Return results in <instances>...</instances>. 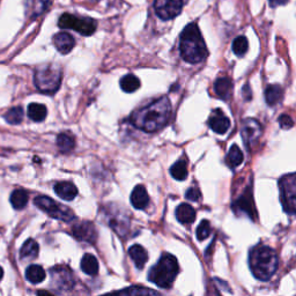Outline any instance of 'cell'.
Returning a JSON list of instances; mask_svg holds the SVG:
<instances>
[{"mask_svg":"<svg viewBox=\"0 0 296 296\" xmlns=\"http://www.w3.org/2000/svg\"><path fill=\"white\" fill-rule=\"evenodd\" d=\"M226 162L230 168H236L243 162V153L237 145H233L230 147L229 153L226 158Z\"/></svg>","mask_w":296,"mask_h":296,"instance_id":"cell-31","label":"cell"},{"mask_svg":"<svg viewBox=\"0 0 296 296\" xmlns=\"http://www.w3.org/2000/svg\"><path fill=\"white\" fill-rule=\"evenodd\" d=\"M47 115V110L45 106L40 103H32L28 107V116L29 118L34 121H43Z\"/></svg>","mask_w":296,"mask_h":296,"instance_id":"cell-26","label":"cell"},{"mask_svg":"<svg viewBox=\"0 0 296 296\" xmlns=\"http://www.w3.org/2000/svg\"><path fill=\"white\" fill-rule=\"evenodd\" d=\"M170 115V101L167 96H163L151 103L150 106L134 111L131 115V121L137 129L152 133L162 129L168 123Z\"/></svg>","mask_w":296,"mask_h":296,"instance_id":"cell-1","label":"cell"},{"mask_svg":"<svg viewBox=\"0 0 296 296\" xmlns=\"http://www.w3.org/2000/svg\"><path fill=\"white\" fill-rule=\"evenodd\" d=\"M248 49H249V43H248V38L245 36H238L233 42V51L236 56H243L246 54Z\"/></svg>","mask_w":296,"mask_h":296,"instance_id":"cell-34","label":"cell"},{"mask_svg":"<svg viewBox=\"0 0 296 296\" xmlns=\"http://www.w3.org/2000/svg\"><path fill=\"white\" fill-rule=\"evenodd\" d=\"M180 267L177 259L172 255L164 254L159 262L148 272V280L161 288H170L175 281Z\"/></svg>","mask_w":296,"mask_h":296,"instance_id":"cell-4","label":"cell"},{"mask_svg":"<svg viewBox=\"0 0 296 296\" xmlns=\"http://www.w3.org/2000/svg\"><path fill=\"white\" fill-rule=\"evenodd\" d=\"M26 278L32 284H40L45 279V271L40 265H30L26 271Z\"/></svg>","mask_w":296,"mask_h":296,"instance_id":"cell-24","label":"cell"},{"mask_svg":"<svg viewBox=\"0 0 296 296\" xmlns=\"http://www.w3.org/2000/svg\"><path fill=\"white\" fill-rule=\"evenodd\" d=\"M81 269L86 274H88L90 277L97 276L98 273V262L95 258V256L90 254H86L81 259Z\"/></svg>","mask_w":296,"mask_h":296,"instance_id":"cell-23","label":"cell"},{"mask_svg":"<svg viewBox=\"0 0 296 296\" xmlns=\"http://www.w3.org/2000/svg\"><path fill=\"white\" fill-rule=\"evenodd\" d=\"M72 234L79 241L94 243L97 238V233L95 229L94 225L89 221H82L78 222L77 225L73 226Z\"/></svg>","mask_w":296,"mask_h":296,"instance_id":"cell-12","label":"cell"},{"mask_svg":"<svg viewBox=\"0 0 296 296\" xmlns=\"http://www.w3.org/2000/svg\"><path fill=\"white\" fill-rule=\"evenodd\" d=\"M183 0H154V10L160 19L171 20L182 12Z\"/></svg>","mask_w":296,"mask_h":296,"instance_id":"cell-9","label":"cell"},{"mask_svg":"<svg viewBox=\"0 0 296 296\" xmlns=\"http://www.w3.org/2000/svg\"><path fill=\"white\" fill-rule=\"evenodd\" d=\"M284 96V90L279 85H269L265 90V100L269 107H274L281 101Z\"/></svg>","mask_w":296,"mask_h":296,"instance_id":"cell-22","label":"cell"},{"mask_svg":"<svg viewBox=\"0 0 296 296\" xmlns=\"http://www.w3.org/2000/svg\"><path fill=\"white\" fill-rule=\"evenodd\" d=\"M38 251H40V246H38L37 242L34 241V239H28L21 248L20 257L22 259L36 258L38 256Z\"/></svg>","mask_w":296,"mask_h":296,"instance_id":"cell-27","label":"cell"},{"mask_svg":"<svg viewBox=\"0 0 296 296\" xmlns=\"http://www.w3.org/2000/svg\"><path fill=\"white\" fill-rule=\"evenodd\" d=\"M57 146L60 152L68 153L76 146V139L71 133H62L57 137Z\"/></svg>","mask_w":296,"mask_h":296,"instance_id":"cell-29","label":"cell"},{"mask_svg":"<svg viewBox=\"0 0 296 296\" xmlns=\"http://www.w3.org/2000/svg\"><path fill=\"white\" fill-rule=\"evenodd\" d=\"M129 254L131 256V258L133 260L134 265H136L137 268L142 269L143 266H145L147 260H148V254L147 251L143 249L141 245L139 244H134L131 248H130Z\"/></svg>","mask_w":296,"mask_h":296,"instance_id":"cell-21","label":"cell"},{"mask_svg":"<svg viewBox=\"0 0 296 296\" xmlns=\"http://www.w3.org/2000/svg\"><path fill=\"white\" fill-rule=\"evenodd\" d=\"M180 50L182 58L190 64L203 62L207 57V47L198 26L190 23L181 34Z\"/></svg>","mask_w":296,"mask_h":296,"instance_id":"cell-2","label":"cell"},{"mask_svg":"<svg viewBox=\"0 0 296 296\" xmlns=\"http://www.w3.org/2000/svg\"><path fill=\"white\" fill-rule=\"evenodd\" d=\"M186 199L191 200V202H198L200 199V191L197 188H190L188 191H186L185 194Z\"/></svg>","mask_w":296,"mask_h":296,"instance_id":"cell-37","label":"cell"},{"mask_svg":"<svg viewBox=\"0 0 296 296\" xmlns=\"http://www.w3.org/2000/svg\"><path fill=\"white\" fill-rule=\"evenodd\" d=\"M176 217L183 225L192 224L195 220L194 208L189 205V204H181V205L176 208Z\"/></svg>","mask_w":296,"mask_h":296,"instance_id":"cell-19","label":"cell"},{"mask_svg":"<svg viewBox=\"0 0 296 296\" xmlns=\"http://www.w3.org/2000/svg\"><path fill=\"white\" fill-rule=\"evenodd\" d=\"M62 68L55 64H47L35 71V86L44 94H55L62 84Z\"/></svg>","mask_w":296,"mask_h":296,"instance_id":"cell-5","label":"cell"},{"mask_svg":"<svg viewBox=\"0 0 296 296\" xmlns=\"http://www.w3.org/2000/svg\"><path fill=\"white\" fill-rule=\"evenodd\" d=\"M262 126L256 119H245L242 124V136L248 148L259 140Z\"/></svg>","mask_w":296,"mask_h":296,"instance_id":"cell-11","label":"cell"},{"mask_svg":"<svg viewBox=\"0 0 296 296\" xmlns=\"http://www.w3.org/2000/svg\"><path fill=\"white\" fill-rule=\"evenodd\" d=\"M250 268L257 279L266 281L278 268V256L273 249L265 245L256 246L249 257Z\"/></svg>","mask_w":296,"mask_h":296,"instance_id":"cell-3","label":"cell"},{"mask_svg":"<svg viewBox=\"0 0 296 296\" xmlns=\"http://www.w3.org/2000/svg\"><path fill=\"white\" fill-rule=\"evenodd\" d=\"M37 296H55V295H52L51 293H49V291H46V290H38Z\"/></svg>","mask_w":296,"mask_h":296,"instance_id":"cell-40","label":"cell"},{"mask_svg":"<svg viewBox=\"0 0 296 296\" xmlns=\"http://www.w3.org/2000/svg\"><path fill=\"white\" fill-rule=\"evenodd\" d=\"M28 199L29 197L27 191H24L22 189L14 190L11 194V204L15 210H22L23 207H26L28 203Z\"/></svg>","mask_w":296,"mask_h":296,"instance_id":"cell-25","label":"cell"},{"mask_svg":"<svg viewBox=\"0 0 296 296\" xmlns=\"http://www.w3.org/2000/svg\"><path fill=\"white\" fill-rule=\"evenodd\" d=\"M279 124L282 129H290L293 128L294 125V121L291 119V117L288 115H281L279 117Z\"/></svg>","mask_w":296,"mask_h":296,"instance_id":"cell-36","label":"cell"},{"mask_svg":"<svg viewBox=\"0 0 296 296\" xmlns=\"http://www.w3.org/2000/svg\"><path fill=\"white\" fill-rule=\"evenodd\" d=\"M103 296H161L158 291L146 288V287H130L128 289L117 291V293L103 295Z\"/></svg>","mask_w":296,"mask_h":296,"instance_id":"cell-18","label":"cell"},{"mask_svg":"<svg viewBox=\"0 0 296 296\" xmlns=\"http://www.w3.org/2000/svg\"><path fill=\"white\" fill-rule=\"evenodd\" d=\"M55 192L62 199L71 202L78 195V189L71 182H60L55 185Z\"/></svg>","mask_w":296,"mask_h":296,"instance_id":"cell-16","label":"cell"},{"mask_svg":"<svg viewBox=\"0 0 296 296\" xmlns=\"http://www.w3.org/2000/svg\"><path fill=\"white\" fill-rule=\"evenodd\" d=\"M243 96H244L246 101L251 100V89L249 88V85H245L244 88H243Z\"/></svg>","mask_w":296,"mask_h":296,"instance_id":"cell-39","label":"cell"},{"mask_svg":"<svg viewBox=\"0 0 296 296\" xmlns=\"http://www.w3.org/2000/svg\"><path fill=\"white\" fill-rule=\"evenodd\" d=\"M3 276H4V271H3V268L0 267V280H2V278H3Z\"/></svg>","mask_w":296,"mask_h":296,"instance_id":"cell-41","label":"cell"},{"mask_svg":"<svg viewBox=\"0 0 296 296\" xmlns=\"http://www.w3.org/2000/svg\"><path fill=\"white\" fill-rule=\"evenodd\" d=\"M280 198L284 210L291 215H296V174L281 178Z\"/></svg>","mask_w":296,"mask_h":296,"instance_id":"cell-8","label":"cell"},{"mask_svg":"<svg viewBox=\"0 0 296 296\" xmlns=\"http://www.w3.org/2000/svg\"><path fill=\"white\" fill-rule=\"evenodd\" d=\"M214 90L217 96L224 100H228L233 91V82L229 78H219L214 84Z\"/></svg>","mask_w":296,"mask_h":296,"instance_id":"cell-20","label":"cell"},{"mask_svg":"<svg viewBox=\"0 0 296 296\" xmlns=\"http://www.w3.org/2000/svg\"><path fill=\"white\" fill-rule=\"evenodd\" d=\"M208 125L210 128L217 134H225L229 130L230 120L220 109H215L212 111V115L208 120Z\"/></svg>","mask_w":296,"mask_h":296,"instance_id":"cell-13","label":"cell"},{"mask_svg":"<svg viewBox=\"0 0 296 296\" xmlns=\"http://www.w3.org/2000/svg\"><path fill=\"white\" fill-rule=\"evenodd\" d=\"M211 235V225L207 220H203L197 228V238L199 241H204Z\"/></svg>","mask_w":296,"mask_h":296,"instance_id":"cell-35","label":"cell"},{"mask_svg":"<svg viewBox=\"0 0 296 296\" xmlns=\"http://www.w3.org/2000/svg\"><path fill=\"white\" fill-rule=\"evenodd\" d=\"M58 26L64 29L76 30V32L80 33L81 35H85V36L93 35L97 27L96 21L93 19H89V17H79L68 14V13H65V14L60 16Z\"/></svg>","mask_w":296,"mask_h":296,"instance_id":"cell-7","label":"cell"},{"mask_svg":"<svg viewBox=\"0 0 296 296\" xmlns=\"http://www.w3.org/2000/svg\"><path fill=\"white\" fill-rule=\"evenodd\" d=\"M52 0H29L28 3V13L33 17L41 15L47 7L50 6Z\"/></svg>","mask_w":296,"mask_h":296,"instance_id":"cell-30","label":"cell"},{"mask_svg":"<svg viewBox=\"0 0 296 296\" xmlns=\"http://www.w3.org/2000/svg\"><path fill=\"white\" fill-rule=\"evenodd\" d=\"M54 44L60 54L67 55L76 45L74 38L67 33H58L54 36Z\"/></svg>","mask_w":296,"mask_h":296,"instance_id":"cell-14","label":"cell"},{"mask_svg":"<svg viewBox=\"0 0 296 296\" xmlns=\"http://www.w3.org/2000/svg\"><path fill=\"white\" fill-rule=\"evenodd\" d=\"M233 210L236 214H245L246 216L255 219L256 210H255V203L254 197H252V190L249 186L243 194L239 197L236 202L233 204Z\"/></svg>","mask_w":296,"mask_h":296,"instance_id":"cell-10","label":"cell"},{"mask_svg":"<svg viewBox=\"0 0 296 296\" xmlns=\"http://www.w3.org/2000/svg\"><path fill=\"white\" fill-rule=\"evenodd\" d=\"M171 176L177 181H184L188 177V164L184 160H178L170 168Z\"/></svg>","mask_w":296,"mask_h":296,"instance_id":"cell-32","label":"cell"},{"mask_svg":"<svg viewBox=\"0 0 296 296\" xmlns=\"http://www.w3.org/2000/svg\"><path fill=\"white\" fill-rule=\"evenodd\" d=\"M34 203L40 210L45 212L47 215L54 217V219H57L64 222H71L74 217H76L72 210H69L66 206L59 205V204L56 203L54 199L45 197V195L36 197L34 200Z\"/></svg>","mask_w":296,"mask_h":296,"instance_id":"cell-6","label":"cell"},{"mask_svg":"<svg viewBox=\"0 0 296 296\" xmlns=\"http://www.w3.org/2000/svg\"><path fill=\"white\" fill-rule=\"evenodd\" d=\"M148 203H150V197H148L146 188L143 185H137L131 194L132 206L137 210H143L147 207Z\"/></svg>","mask_w":296,"mask_h":296,"instance_id":"cell-15","label":"cell"},{"mask_svg":"<svg viewBox=\"0 0 296 296\" xmlns=\"http://www.w3.org/2000/svg\"><path fill=\"white\" fill-rule=\"evenodd\" d=\"M269 5L271 7H277V6H281L285 5V4L288 3V0H268Z\"/></svg>","mask_w":296,"mask_h":296,"instance_id":"cell-38","label":"cell"},{"mask_svg":"<svg viewBox=\"0 0 296 296\" xmlns=\"http://www.w3.org/2000/svg\"><path fill=\"white\" fill-rule=\"evenodd\" d=\"M139 87H140V81L133 74H126L120 79V88L125 93H133L139 89Z\"/></svg>","mask_w":296,"mask_h":296,"instance_id":"cell-28","label":"cell"},{"mask_svg":"<svg viewBox=\"0 0 296 296\" xmlns=\"http://www.w3.org/2000/svg\"><path fill=\"white\" fill-rule=\"evenodd\" d=\"M5 119L7 123L13 124V125L20 124L23 119V109L21 107L12 108L11 110H8V112L5 115Z\"/></svg>","mask_w":296,"mask_h":296,"instance_id":"cell-33","label":"cell"},{"mask_svg":"<svg viewBox=\"0 0 296 296\" xmlns=\"http://www.w3.org/2000/svg\"><path fill=\"white\" fill-rule=\"evenodd\" d=\"M52 274L55 277V281L57 282L58 289H68L72 287V274L71 271L66 268L56 267Z\"/></svg>","mask_w":296,"mask_h":296,"instance_id":"cell-17","label":"cell"}]
</instances>
